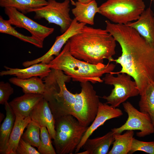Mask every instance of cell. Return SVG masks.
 <instances>
[{
    "label": "cell",
    "instance_id": "cell-1",
    "mask_svg": "<svg viewBox=\"0 0 154 154\" xmlns=\"http://www.w3.org/2000/svg\"><path fill=\"white\" fill-rule=\"evenodd\" d=\"M106 29L114 37L121 49V55L114 60L121 67L112 74L124 73L133 78L141 96L154 82V47L134 29L126 25L105 21Z\"/></svg>",
    "mask_w": 154,
    "mask_h": 154
},
{
    "label": "cell",
    "instance_id": "cell-2",
    "mask_svg": "<svg viewBox=\"0 0 154 154\" xmlns=\"http://www.w3.org/2000/svg\"><path fill=\"white\" fill-rule=\"evenodd\" d=\"M69 40L70 52L78 59L95 64L103 63L104 59L114 61L116 41L106 29L85 25Z\"/></svg>",
    "mask_w": 154,
    "mask_h": 154
},
{
    "label": "cell",
    "instance_id": "cell-3",
    "mask_svg": "<svg viewBox=\"0 0 154 154\" xmlns=\"http://www.w3.org/2000/svg\"><path fill=\"white\" fill-rule=\"evenodd\" d=\"M110 62L106 64H93L76 58L70 52L68 40L59 54L48 64L51 69L62 71L73 81L94 84L103 82L100 77L104 74L113 72L116 65Z\"/></svg>",
    "mask_w": 154,
    "mask_h": 154
},
{
    "label": "cell",
    "instance_id": "cell-4",
    "mask_svg": "<svg viewBox=\"0 0 154 154\" xmlns=\"http://www.w3.org/2000/svg\"><path fill=\"white\" fill-rule=\"evenodd\" d=\"M71 78L62 71L54 69L44 78L45 89L43 97L48 102L55 120L71 115L75 94L68 90L65 84Z\"/></svg>",
    "mask_w": 154,
    "mask_h": 154
},
{
    "label": "cell",
    "instance_id": "cell-5",
    "mask_svg": "<svg viewBox=\"0 0 154 154\" xmlns=\"http://www.w3.org/2000/svg\"><path fill=\"white\" fill-rule=\"evenodd\" d=\"M88 127L81 125L71 115L62 116L55 120L54 142L56 153L72 154Z\"/></svg>",
    "mask_w": 154,
    "mask_h": 154
},
{
    "label": "cell",
    "instance_id": "cell-6",
    "mask_svg": "<svg viewBox=\"0 0 154 154\" xmlns=\"http://www.w3.org/2000/svg\"><path fill=\"white\" fill-rule=\"evenodd\" d=\"M145 7L143 0H107L99 7V13L114 23L126 25L137 20Z\"/></svg>",
    "mask_w": 154,
    "mask_h": 154
},
{
    "label": "cell",
    "instance_id": "cell-7",
    "mask_svg": "<svg viewBox=\"0 0 154 154\" xmlns=\"http://www.w3.org/2000/svg\"><path fill=\"white\" fill-rule=\"evenodd\" d=\"M80 92L75 94V101L71 115L81 125L87 127L94 119L100 102L90 82L80 83Z\"/></svg>",
    "mask_w": 154,
    "mask_h": 154
},
{
    "label": "cell",
    "instance_id": "cell-8",
    "mask_svg": "<svg viewBox=\"0 0 154 154\" xmlns=\"http://www.w3.org/2000/svg\"><path fill=\"white\" fill-rule=\"evenodd\" d=\"M117 74L115 76L111 73H107L102 79L105 84L114 86L110 94L104 96L102 98L106 101V104L115 108L129 98L139 95L137 84L130 76L124 73Z\"/></svg>",
    "mask_w": 154,
    "mask_h": 154
},
{
    "label": "cell",
    "instance_id": "cell-9",
    "mask_svg": "<svg viewBox=\"0 0 154 154\" xmlns=\"http://www.w3.org/2000/svg\"><path fill=\"white\" fill-rule=\"evenodd\" d=\"M47 5L40 7L31 9L29 13L34 12L35 19H44L49 23L59 26L63 33L71 25L73 19L69 14L70 10V0H64L62 2L55 0H47Z\"/></svg>",
    "mask_w": 154,
    "mask_h": 154
},
{
    "label": "cell",
    "instance_id": "cell-10",
    "mask_svg": "<svg viewBox=\"0 0 154 154\" xmlns=\"http://www.w3.org/2000/svg\"><path fill=\"white\" fill-rule=\"evenodd\" d=\"M128 115L126 122L121 126L111 129L114 133H120L125 131L139 130L136 133L139 137H143L154 133V126L149 115L136 109L129 102L122 104Z\"/></svg>",
    "mask_w": 154,
    "mask_h": 154
},
{
    "label": "cell",
    "instance_id": "cell-11",
    "mask_svg": "<svg viewBox=\"0 0 154 154\" xmlns=\"http://www.w3.org/2000/svg\"><path fill=\"white\" fill-rule=\"evenodd\" d=\"M4 11L9 18L7 21L11 25L26 29L31 36L42 42L43 43L45 39L54 31V28L38 23L15 8H5Z\"/></svg>",
    "mask_w": 154,
    "mask_h": 154
},
{
    "label": "cell",
    "instance_id": "cell-12",
    "mask_svg": "<svg viewBox=\"0 0 154 154\" xmlns=\"http://www.w3.org/2000/svg\"><path fill=\"white\" fill-rule=\"evenodd\" d=\"M85 25V23L78 22L74 18L69 28L61 35L56 37L54 43L47 52L39 58L24 62L23 63V66L27 67L40 62L48 64L54 58V56H57L59 54L63 45L70 38L79 32Z\"/></svg>",
    "mask_w": 154,
    "mask_h": 154
},
{
    "label": "cell",
    "instance_id": "cell-13",
    "mask_svg": "<svg viewBox=\"0 0 154 154\" xmlns=\"http://www.w3.org/2000/svg\"><path fill=\"white\" fill-rule=\"evenodd\" d=\"M123 115L121 110L113 107L106 103L100 102L96 116L92 123L88 127L77 147L75 153H77L82 148L86 141L98 127L103 125L107 120L118 117Z\"/></svg>",
    "mask_w": 154,
    "mask_h": 154
},
{
    "label": "cell",
    "instance_id": "cell-14",
    "mask_svg": "<svg viewBox=\"0 0 154 154\" xmlns=\"http://www.w3.org/2000/svg\"><path fill=\"white\" fill-rule=\"evenodd\" d=\"M29 116L32 121L40 127H46L52 139H54L55 119L48 102L44 97L35 106Z\"/></svg>",
    "mask_w": 154,
    "mask_h": 154
},
{
    "label": "cell",
    "instance_id": "cell-15",
    "mask_svg": "<svg viewBox=\"0 0 154 154\" xmlns=\"http://www.w3.org/2000/svg\"><path fill=\"white\" fill-rule=\"evenodd\" d=\"M126 25L134 29L154 47V14L150 7L144 10L137 20Z\"/></svg>",
    "mask_w": 154,
    "mask_h": 154
},
{
    "label": "cell",
    "instance_id": "cell-16",
    "mask_svg": "<svg viewBox=\"0 0 154 154\" xmlns=\"http://www.w3.org/2000/svg\"><path fill=\"white\" fill-rule=\"evenodd\" d=\"M6 70L1 71L0 75L15 76L21 79L38 76L42 79L47 76L52 70L48 64L41 62L35 64L23 69L13 68L5 66Z\"/></svg>",
    "mask_w": 154,
    "mask_h": 154
},
{
    "label": "cell",
    "instance_id": "cell-17",
    "mask_svg": "<svg viewBox=\"0 0 154 154\" xmlns=\"http://www.w3.org/2000/svg\"><path fill=\"white\" fill-rule=\"evenodd\" d=\"M43 98L41 94H25L15 98L9 104L15 115L26 117L29 116L35 106Z\"/></svg>",
    "mask_w": 154,
    "mask_h": 154
},
{
    "label": "cell",
    "instance_id": "cell-18",
    "mask_svg": "<svg viewBox=\"0 0 154 154\" xmlns=\"http://www.w3.org/2000/svg\"><path fill=\"white\" fill-rule=\"evenodd\" d=\"M114 133L111 131L103 136L88 139L83 146L82 154H108L109 148L114 140Z\"/></svg>",
    "mask_w": 154,
    "mask_h": 154
},
{
    "label": "cell",
    "instance_id": "cell-19",
    "mask_svg": "<svg viewBox=\"0 0 154 154\" xmlns=\"http://www.w3.org/2000/svg\"><path fill=\"white\" fill-rule=\"evenodd\" d=\"M72 9L74 18L79 22L93 25L96 14L99 12V7L95 0L88 3L77 1Z\"/></svg>",
    "mask_w": 154,
    "mask_h": 154
},
{
    "label": "cell",
    "instance_id": "cell-20",
    "mask_svg": "<svg viewBox=\"0 0 154 154\" xmlns=\"http://www.w3.org/2000/svg\"><path fill=\"white\" fill-rule=\"evenodd\" d=\"M15 119L8 143L5 154H16V150L25 129L31 122L29 116L24 117L15 115Z\"/></svg>",
    "mask_w": 154,
    "mask_h": 154
},
{
    "label": "cell",
    "instance_id": "cell-21",
    "mask_svg": "<svg viewBox=\"0 0 154 154\" xmlns=\"http://www.w3.org/2000/svg\"><path fill=\"white\" fill-rule=\"evenodd\" d=\"M5 105L6 116L0 129V153L1 154H5L16 118L9 103L6 102Z\"/></svg>",
    "mask_w": 154,
    "mask_h": 154
},
{
    "label": "cell",
    "instance_id": "cell-22",
    "mask_svg": "<svg viewBox=\"0 0 154 154\" xmlns=\"http://www.w3.org/2000/svg\"><path fill=\"white\" fill-rule=\"evenodd\" d=\"M9 80L11 83L21 88L25 94H38L43 95L44 93L45 84L42 79L38 76L26 79L13 77Z\"/></svg>",
    "mask_w": 154,
    "mask_h": 154
},
{
    "label": "cell",
    "instance_id": "cell-23",
    "mask_svg": "<svg viewBox=\"0 0 154 154\" xmlns=\"http://www.w3.org/2000/svg\"><path fill=\"white\" fill-rule=\"evenodd\" d=\"M134 135L133 130H127L123 134L114 133V140L113 147L108 154H127L129 153Z\"/></svg>",
    "mask_w": 154,
    "mask_h": 154
},
{
    "label": "cell",
    "instance_id": "cell-24",
    "mask_svg": "<svg viewBox=\"0 0 154 154\" xmlns=\"http://www.w3.org/2000/svg\"><path fill=\"white\" fill-rule=\"evenodd\" d=\"M47 4L46 0H0L1 7L14 8L24 14L29 13L30 9L40 7Z\"/></svg>",
    "mask_w": 154,
    "mask_h": 154
},
{
    "label": "cell",
    "instance_id": "cell-25",
    "mask_svg": "<svg viewBox=\"0 0 154 154\" xmlns=\"http://www.w3.org/2000/svg\"><path fill=\"white\" fill-rule=\"evenodd\" d=\"M140 96V111L149 115L154 126V82L149 84Z\"/></svg>",
    "mask_w": 154,
    "mask_h": 154
},
{
    "label": "cell",
    "instance_id": "cell-26",
    "mask_svg": "<svg viewBox=\"0 0 154 154\" xmlns=\"http://www.w3.org/2000/svg\"><path fill=\"white\" fill-rule=\"evenodd\" d=\"M8 21L4 20L2 16H0V32L13 36L20 40L29 43L36 46L42 48L43 43L34 37L25 35L18 32Z\"/></svg>",
    "mask_w": 154,
    "mask_h": 154
},
{
    "label": "cell",
    "instance_id": "cell-27",
    "mask_svg": "<svg viewBox=\"0 0 154 154\" xmlns=\"http://www.w3.org/2000/svg\"><path fill=\"white\" fill-rule=\"evenodd\" d=\"M21 138L32 146L37 148L39 146L40 140V127L31 121Z\"/></svg>",
    "mask_w": 154,
    "mask_h": 154
},
{
    "label": "cell",
    "instance_id": "cell-28",
    "mask_svg": "<svg viewBox=\"0 0 154 154\" xmlns=\"http://www.w3.org/2000/svg\"><path fill=\"white\" fill-rule=\"evenodd\" d=\"M40 140L38 151L41 154H56L52 144L51 137L46 127H40Z\"/></svg>",
    "mask_w": 154,
    "mask_h": 154
},
{
    "label": "cell",
    "instance_id": "cell-29",
    "mask_svg": "<svg viewBox=\"0 0 154 154\" xmlns=\"http://www.w3.org/2000/svg\"><path fill=\"white\" fill-rule=\"evenodd\" d=\"M137 151H143L150 154H154V141H143L134 138L129 153L132 154Z\"/></svg>",
    "mask_w": 154,
    "mask_h": 154
},
{
    "label": "cell",
    "instance_id": "cell-30",
    "mask_svg": "<svg viewBox=\"0 0 154 154\" xmlns=\"http://www.w3.org/2000/svg\"><path fill=\"white\" fill-rule=\"evenodd\" d=\"M14 92L13 88L8 82H0V104H5L7 102L10 95Z\"/></svg>",
    "mask_w": 154,
    "mask_h": 154
},
{
    "label": "cell",
    "instance_id": "cell-31",
    "mask_svg": "<svg viewBox=\"0 0 154 154\" xmlns=\"http://www.w3.org/2000/svg\"><path fill=\"white\" fill-rule=\"evenodd\" d=\"M39 151L21 138L16 150V154H40Z\"/></svg>",
    "mask_w": 154,
    "mask_h": 154
},
{
    "label": "cell",
    "instance_id": "cell-32",
    "mask_svg": "<svg viewBox=\"0 0 154 154\" xmlns=\"http://www.w3.org/2000/svg\"><path fill=\"white\" fill-rule=\"evenodd\" d=\"M77 1L79 2L84 3H89L93 0H76Z\"/></svg>",
    "mask_w": 154,
    "mask_h": 154
},
{
    "label": "cell",
    "instance_id": "cell-33",
    "mask_svg": "<svg viewBox=\"0 0 154 154\" xmlns=\"http://www.w3.org/2000/svg\"><path fill=\"white\" fill-rule=\"evenodd\" d=\"M154 2V0H153Z\"/></svg>",
    "mask_w": 154,
    "mask_h": 154
}]
</instances>
